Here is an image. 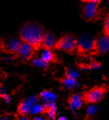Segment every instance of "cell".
<instances>
[{
    "instance_id": "cell-1",
    "label": "cell",
    "mask_w": 109,
    "mask_h": 120,
    "mask_svg": "<svg viewBox=\"0 0 109 120\" xmlns=\"http://www.w3.org/2000/svg\"><path fill=\"white\" fill-rule=\"evenodd\" d=\"M44 28L36 21H27L19 28V39L21 42L28 43L35 51L41 48Z\"/></svg>"
},
{
    "instance_id": "cell-2",
    "label": "cell",
    "mask_w": 109,
    "mask_h": 120,
    "mask_svg": "<svg viewBox=\"0 0 109 120\" xmlns=\"http://www.w3.org/2000/svg\"><path fill=\"white\" fill-rule=\"evenodd\" d=\"M80 15L86 21H95L100 19L102 9L100 8L101 1L97 0H85L82 1Z\"/></svg>"
},
{
    "instance_id": "cell-3",
    "label": "cell",
    "mask_w": 109,
    "mask_h": 120,
    "mask_svg": "<svg viewBox=\"0 0 109 120\" xmlns=\"http://www.w3.org/2000/svg\"><path fill=\"white\" fill-rule=\"evenodd\" d=\"M107 85H99V86H95L91 89L85 91L82 94L83 101L85 103H91L95 104L99 103L100 101L106 96L108 93Z\"/></svg>"
},
{
    "instance_id": "cell-4",
    "label": "cell",
    "mask_w": 109,
    "mask_h": 120,
    "mask_svg": "<svg viewBox=\"0 0 109 120\" xmlns=\"http://www.w3.org/2000/svg\"><path fill=\"white\" fill-rule=\"evenodd\" d=\"M77 38L73 34H65L59 40H56L54 48L58 50H61L67 53H73L77 49Z\"/></svg>"
},
{
    "instance_id": "cell-5",
    "label": "cell",
    "mask_w": 109,
    "mask_h": 120,
    "mask_svg": "<svg viewBox=\"0 0 109 120\" xmlns=\"http://www.w3.org/2000/svg\"><path fill=\"white\" fill-rule=\"evenodd\" d=\"M93 38L89 35L82 34L77 38V54L80 57L90 56L92 51Z\"/></svg>"
},
{
    "instance_id": "cell-6",
    "label": "cell",
    "mask_w": 109,
    "mask_h": 120,
    "mask_svg": "<svg viewBox=\"0 0 109 120\" xmlns=\"http://www.w3.org/2000/svg\"><path fill=\"white\" fill-rule=\"evenodd\" d=\"M109 51V37L99 34L93 38L92 51L90 56H101Z\"/></svg>"
},
{
    "instance_id": "cell-7",
    "label": "cell",
    "mask_w": 109,
    "mask_h": 120,
    "mask_svg": "<svg viewBox=\"0 0 109 120\" xmlns=\"http://www.w3.org/2000/svg\"><path fill=\"white\" fill-rule=\"evenodd\" d=\"M35 50L28 43L21 42L19 48L18 49L16 53L14 54L15 57L18 58L22 62H27L33 57Z\"/></svg>"
},
{
    "instance_id": "cell-8",
    "label": "cell",
    "mask_w": 109,
    "mask_h": 120,
    "mask_svg": "<svg viewBox=\"0 0 109 120\" xmlns=\"http://www.w3.org/2000/svg\"><path fill=\"white\" fill-rule=\"evenodd\" d=\"M21 43V40L18 38H10L5 40H0V48L2 51L14 56Z\"/></svg>"
},
{
    "instance_id": "cell-9",
    "label": "cell",
    "mask_w": 109,
    "mask_h": 120,
    "mask_svg": "<svg viewBox=\"0 0 109 120\" xmlns=\"http://www.w3.org/2000/svg\"><path fill=\"white\" fill-rule=\"evenodd\" d=\"M36 96H32L27 98L26 100H22L18 105V113L19 116H26L30 112V109L32 108L35 104L38 103L39 98Z\"/></svg>"
},
{
    "instance_id": "cell-10",
    "label": "cell",
    "mask_w": 109,
    "mask_h": 120,
    "mask_svg": "<svg viewBox=\"0 0 109 120\" xmlns=\"http://www.w3.org/2000/svg\"><path fill=\"white\" fill-rule=\"evenodd\" d=\"M55 43L56 39L54 34L51 31H46L43 34L41 48L43 49H52V48H54Z\"/></svg>"
},
{
    "instance_id": "cell-11",
    "label": "cell",
    "mask_w": 109,
    "mask_h": 120,
    "mask_svg": "<svg viewBox=\"0 0 109 120\" xmlns=\"http://www.w3.org/2000/svg\"><path fill=\"white\" fill-rule=\"evenodd\" d=\"M83 98L82 96L78 94H74L69 97L67 100V103L69 105V107L72 110H77L81 108L83 105Z\"/></svg>"
},
{
    "instance_id": "cell-12",
    "label": "cell",
    "mask_w": 109,
    "mask_h": 120,
    "mask_svg": "<svg viewBox=\"0 0 109 120\" xmlns=\"http://www.w3.org/2000/svg\"><path fill=\"white\" fill-rule=\"evenodd\" d=\"M39 100H41L43 106H47L49 104L55 103L57 97L50 90H43L39 95Z\"/></svg>"
},
{
    "instance_id": "cell-13",
    "label": "cell",
    "mask_w": 109,
    "mask_h": 120,
    "mask_svg": "<svg viewBox=\"0 0 109 120\" xmlns=\"http://www.w3.org/2000/svg\"><path fill=\"white\" fill-rule=\"evenodd\" d=\"M60 83L66 89H73L78 85V82H77V79L65 76V75L64 77L61 78L60 79Z\"/></svg>"
},
{
    "instance_id": "cell-14",
    "label": "cell",
    "mask_w": 109,
    "mask_h": 120,
    "mask_svg": "<svg viewBox=\"0 0 109 120\" xmlns=\"http://www.w3.org/2000/svg\"><path fill=\"white\" fill-rule=\"evenodd\" d=\"M40 58L49 64L50 62H55L57 61L56 55L52 51V49H43Z\"/></svg>"
},
{
    "instance_id": "cell-15",
    "label": "cell",
    "mask_w": 109,
    "mask_h": 120,
    "mask_svg": "<svg viewBox=\"0 0 109 120\" xmlns=\"http://www.w3.org/2000/svg\"><path fill=\"white\" fill-rule=\"evenodd\" d=\"M78 67L83 70H92V69H98L102 67V64L98 61L92 59L89 63H80Z\"/></svg>"
},
{
    "instance_id": "cell-16",
    "label": "cell",
    "mask_w": 109,
    "mask_h": 120,
    "mask_svg": "<svg viewBox=\"0 0 109 120\" xmlns=\"http://www.w3.org/2000/svg\"><path fill=\"white\" fill-rule=\"evenodd\" d=\"M44 106V112L48 115V116L50 119L55 120V115H56V106L55 103L49 104L47 106Z\"/></svg>"
},
{
    "instance_id": "cell-17",
    "label": "cell",
    "mask_w": 109,
    "mask_h": 120,
    "mask_svg": "<svg viewBox=\"0 0 109 120\" xmlns=\"http://www.w3.org/2000/svg\"><path fill=\"white\" fill-rule=\"evenodd\" d=\"M33 65L37 66V67H39V68H44L46 69L49 68V64L47 62H44L41 58H37V59H34L33 60Z\"/></svg>"
},
{
    "instance_id": "cell-18",
    "label": "cell",
    "mask_w": 109,
    "mask_h": 120,
    "mask_svg": "<svg viewBox=\"0 0 109 120\" xmlns=\"http://www.w3.org/2000/svg\"><path fill=\"white\" fill-rule=\"evenodd\" d=\"M30 112L32 113V114H38L40 112H44V106H43L42 104L36 103L33 106H32Z\"/></svg>"
},
{
    "instance_id": "cell-19",
    "label": "cell",
    "mask_w": 109,
    "mask_h": 120,
    "mask_svg": "<svg viewBox=\"0 0 109 120\" xmlns=\"http://www.w3.org/2000/svg\"><path fill=\"white\" fill-rule=\"evenodd\" d=\"M102 32H103L102 34H103L105 36L109 37V14L107 15L105 18Z\"/></svg>"
},
{
    "instance_id": "cell-20",
    "label": "cell",
    "mask_w": 109,
    "mask_h": 120,
    "mask_svg": "<svg viewBox=\"0 0 109 120\" xmlns=\"http://www.w3.org/2000/svg\"><path fill=\"white\" fill-rule=\"evenodd\" d=\"M78 72L73 70V69L70 68H65V76L70 77V78H76L78 77Z\"/></svg>"
},
{
    "instance_id": "cell-21",
    "label": "cell",
    "mask_w": 109,
    "mask_h": 120,
    "mask_svg": "<svg viewBox=\"0 0 109 120\" xmlns=\"http://www.w3.org/2000/svg\"><path fill=\"white\" fill-rule=\"evenodd\" d=\"M96 111H97V107H96L95 105H92V104L89 105L86 109L87 117H91V116H92L96 112Z\"/></svg>"
},
{
    "instance_id": "cell-22",
    "label": "cell",
    "mask_w": 109,
    "mask_h": 120,
    "mask_svg": "<svg viewBox=\"0 0 109 120\" xmlns=\"http://www.w3.org/2000/svg\"><path fill=\"white\" fill-rule=\"evenodd\" d=\"M0 97H1L4 100L6 103H9V102H10V97H9L8 94H6L5 93L2 94H0Z\"/></svg>"
},
{
    "instance_id": "cell-23",
    "label": "cell",
    "mask_w": 109,
    "mask_h": 120,
    "mask_svg": "<svg viewBox=\"0 0 109 120\" xmlns=\"http://www.w3.org/2000/svg\"><path fill=\"white\" fill-rule=\"evenodd\" d=\"M15 120H30L29 118L27 117V116H16V119Z\"/></svg>"
},
{
    "instance_id": "cell-24",
    "label": "cell",
    "mask_w": 109,
    "mask_h": 120,
    "mask_svg": "<svg viewBox=\"0 0 109 120\" xmlns=\"http://www.w3.org/2000/svg\"><path fill=\"white\" fill-rule=\"evenodd\" d=\"M55 120H67V119L64 117V116H61V117H59L58 119H56Z\"/></svg>"
},
{
    "instance_id": "cell-25",
    "label": "cell",
    "mask_w": 109,
    "mask_h": 120,
    "mask_svg": "<svg viewBox=\"0 0 109 120\" xmlns=\"http://www.w3.org/2000/svg\"><path fill=\"white\" fill-rule=\"evenodd\" d=\"M32 120H43L42 117H35V118H33Z\"/></svg>"
},
{
    "instance_id": "cell-26",
    "label": "cell",
    "mask_w": 109,
    "mask_h": 120,
    "mask_svg": "<svg viewBox=\"0 0 109 120\" xmlns=\"http://www.w3.org/2000/svg\"><path fill=\"white\" fill-rule=\"evenodd\" d=\"M0 120H8V118H1Z\"/></svg>"
},
{
    "instance_id": "cell-27",
    "label": "cell",
    "mask_w": 109,
    "mask_h": 120,
    "mask_svg": "<svg viewBox=\"0 0 109 120\" xmlns=\"http://www.w3.org/2000/svg\"><path fill=\"white\" fill-rule=\"evenodd\" d=\"M107 88H108V90H109V84L107 86Z\"/></svg>"
}]
</instances>
